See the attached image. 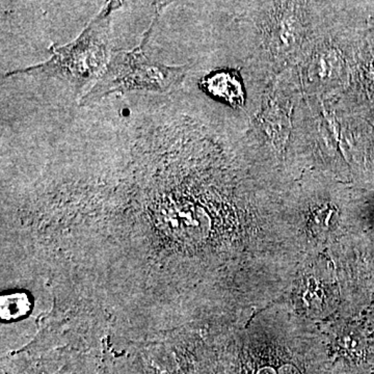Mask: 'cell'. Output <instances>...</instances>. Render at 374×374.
<instances>
[{"label":"cell","mask_w":374,"mask_h":374,"mask_svg":"<svg viewBox=\"0 0 374 374\" xmlns=\"http://www.w3.org/2000/svg\"><path fill=\"white\" fill-rule=\"evenodd\" d=\"M326 6L312 1L244 4L246 36L256 58L276 76L296 66L316 37Z\"/></svg>","instance_id":"1"},{"label":"cell","mask_w":374,"mask_h":374,"mask_svg":"<svg viewBox=\"0 0 374 374\" xmlns=\"http://www.w3.org/2000/svg\"><path fill=\"white\" fill-rule=\"evenodd\" d=\"M122 4V1H108L74 41L60 47L52 44L49 48L51 56L46 62L14 70L4 77H53L65 80L76 92L83 90L95 79H99L108 66L113 13Z\"/></svg>","instance_id":"2"},{"label":"cell","mask_w":374,"mask_h":374,"mask_svg":"<svg viewBox=\"0 0 374 374\" xmlns=\"http://www.w3.org/2000/svg\"><path fill=\"white\" fill-rule=\"evenodd\" d=\"M165 6V4L156 6L155 16L137 47L133 50H112L105 70L92 88L81 97L80 106L93 105L115 93L173 92L185 83L192 66H167L154 62L144 51Z\"/></svg>","instance_id":"3"},{"label":"cell","mask_w":374,"mask_h":374,"mask_svg":"<svg viewBox=\"0 0 374 374\" xmlns=\"http://www.w3.org/2000/svg\"><path fill=\"white\" fill-rule=\"evenodd\" d=\"M307 221L312 232H331L339 224V207L332 199L311 202L308 209Z\"/></svg>","instance_id":"4"},{"label":"cell","mask_w":374,"mask_h":374,"mask_svg":"<svg viewBox=\"0 0 374 374\" xmlns=\"http://www.w3.org/2000/svg\"><path fill=\"white\" fill-rule=\"evenodd\" d=\"M342 344H343L344 348L349 351H353V353H358L362 348L361 340L353 334H348L342 337Z\"/></svg>","instance_id":"5"},{"label":"cell","mask_w":374,"mask_h":374,"mask_svg":"<svg viewBox=\"0 0 374 374\" xmlns=\"http://www.w3.org/2000/svg\"><path fill=\"white\" fill-rule=\"evenodd\" d=\"M278 374H301L299 373L298 368L292 366V365H284V366L281 367L280 370H279Z\"/></svg>","instance_id":"6"},{"label":"cell","mask_w":374,"mask_h":374,"mask_svg":"<svg viewBox=\"0 0 374 374\" xmlns=\"http://www.w3.org/2000/svg\"><path fill=\"white\" fill-rule=\"evenodd\" d=\"M257 374H278V373H276V371H274L273 368H271V367H265V368H262L261 370L258 371Z\"/></svg>","instance_id":"7"}]
</instances>
